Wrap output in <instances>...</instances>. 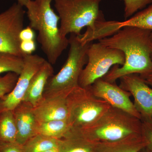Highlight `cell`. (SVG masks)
Masks as SVG:
<instances>
[{
    "label": "cell",
    "instance_id": "6da1fadb",
    "mask_svg": "<svg viewBox=\"0 0 152 152\" xmlns=\"http://www.w3.org/2000/svg\"><path fill=\"white\" fill-rule=\"evenodd\" d=\"M152 31L126 26L110 37L99 40L106 46L119 50L124 54L121 67L114 66L103 78L115 83L124 76L137 74L142 77L152 74Z\"/></svg>",
    "mask_w": 152,
    "mask_h": 152
},
{
    "label": "cell",
    "instance_id": "7a4b0ae2",
    "mask_svg": "<svg viewBox=\"0 0 152 152\" xmlns=\"http://www.w3.org/2000/svg\"><path fill=\"white\" fill-rule=\"evenodd\" d=\"M53 0H28L25 3L29 26L38 32L37 40L48 61L55 64L69 45L60 33V18L51 7Z\"/></svg>",
    "mask_w": 152,
    "mask_h": 152
},
{
    "label": "cell",
    "instance_id": "3957f363",
    "mask_svg": "<svg viewBox=\"0 0 152 152\" xmlns=\"http://www.w3.org/2000/svg\"><path fill=\"white\" fill-rule=\"evenodd\" d=\"M102 0H54V6L60 18V33L63 37L69 34L80 35L84 28L87 30L83 34L88 42L98 26L105 20L99 5Z\"/></svg>",
    "mask_w": 152,
    "mask_h": 152
},
{
    "label": "cell",
    "instance_id": "277c9868",
    "mask_svg": "<svg viewBox=\"0 0 152 152\" xmlns=\"http://www.w3.org/2000/svg\"><path fill=\"white\" fill-rule=\"evenodd\" d=\"M69 41L67 58L59 72L49 79L44 91V99L68 94L79 86L80 76L88 62V49L93 42L85 40L82 34H70Z\"/></svg>",
    "mask_w": 152,
    "mask_h": 152
},
{
    "label": "cell",
    "instance_id": "5b68a950",
    "mask_svg": "<svg viewBox=\"0 0 152 152\" xmlns=\"http://www.w3.org/2000/svg\"><path fill=\"white\" fill-rule=\"evenodd\" d=\"M140 119L111 107L95 122L80 130L70 129L96 142L121 140L133 135L142 134Z\"/></svg>",
    "mask_w": 152,
    "mask_h": 152
},
{
    "label": "cell",
    "instance_id": "8992f818",
    "mask_svg": "<svg viewBox=\"0 0 152 152\" xmlns=\"http://www.w3.org/2000/svg\"><path fill=\"white\" fill-rule=\"evenodd\" d=\"M67 100L69 112L68 121L70 129L88 127L111 107L105 101L95 97L89 87H77L68 95Z\"/></svg>",
    "mask_w": 152,
    "mask_h": 152
},
{
    "label": "cell",
    "instance_id": "52a82bcc",
    "mask_svg": "<svg viewBox=\"0 0 152 152\" xmlns=\"http://www.w3.org/2000/svg\"><path fill=\"white\" fill-rule=\"evenodd\" d=\"M87 56L88 62L79 78V85L82 88L91 86L97 80L103 78L114 66H123L125 61L122 51L99 42L91 44Z\"/></svg>",
    "mask_w": 152,
    "mask_h": 152
},
{
    "label": "cell",
    "instance_id": "ba28073f",
    "mask_svg": "<svg viewBox=\"0 0 152 152\" xmlns=\"http://www.w3.org/2000/svg\"><path fill=\"white\" fill-rule=\"evenodd\" d=\"M25 13L23 6L17 3L0 14V53L24 56L20 49L19 34L24 28Z\"/></svg>",
    "mask_w": 152,
    "mask_h": 152
},
{
    "label": "cell",
    "instance_id": "9c48e42d",
    "mask_svg": "<svg viewBox=\"0 0 152 152\" xmlns=\"http://www.w3.org/2000/svg\"><path fill=\"white\" fill-rule=\"evenodd\" d=\"M24 66L12 91L0 99V112L13 110L23 100L32 79L46 60L37 55H25Z\"/></svg>",
    "mask_w": 152,
    "mask_h": 152
},
{
    "label": "cell",
    "instance_id": "30bf717a",
    "mask_svg": "<svg viewBox=\"0 0 152 152\" xmlns=\"http://www.w3.org/2000/svg\"><path fill=\"white\" fill-rule=\"evenodd\" d=\"M89 88L96 97L105 101L113 107L141 120L140 115L131 100L130 93L117 86L115 83H110L101 78L96 81Z\"/></svg>",
    "mask_w": 152,
    "mask_h": 152
},
{
    "label": "cell",
    "instance_id": "8fae6325",
    "mask_svg": "<svg viewBox=\"0 0 152 152\" xmlns=\"http://www.w3.org/2000/svg\"><path fill=\"white\" fill-rule=\"evenodd\" d=\"M120 80L119 86L133 96V103L142 121L152 122V88L137 74L124 76Z\"/></svg>",
    "mask_w": 152,
    "mask_h": 152
},
{
    "label": "cell",
    "instance_id": "7c38bea8",
    "mask_svg": "<svg viewBox=\"0 0 152 152\" xmlns=\"http://www.w3.org/2000/svg\"><path fill=\"white\" fill-rule=\"evenodd\" d=\"M68 94H62L44 99L34 108V112L39 123L53 120H68L69 117Z\"/></svg>",
    "mask_w": 152,
    "mask_h": 152
},
{
    "label": "cell",
    "instance_id": "4fadbf2b",
    "mask_svg": "<svg viewBox=\"0 0 152 152\" xmlns=\"http://www.w3.org/2000/svg\"><path fill=\"white\" fill-rule=\"evenodd\" d=\"M17 131L16 142L23 145L28 140L37 134L39 122L31 104L23 101L13 110Z\"/></svg>",
    "mask_w": 152,
    "mask_h": 152
},
{
    "label": "cell",
    "instance_id": "5bb4252c",
    "mask_svg": "<svg viewBox=\"0 0 152 152\" xmlns=\"http://www.w3.org/2000/svg\"><path fill=\"white\" fill-rule=\"evenodd\" d=\"M53 72L52 65L46 61L32 79L23 101L29 103L34 108L40 103L44 99V91L47 83Z\"/></svg>",
    "mask_w": 152,
    "mask_h": 152
},
{
    "label": "cell",
    "instance_id": "9a60e30c",
    "mask_svg": "<svg viewBox=\"0 0 152 152\" xmlns=\"http://www.w3.org/2000/svg\"><path fill=\"white\" fill-rule=\"evenodd\" d=\"M148 145L142 135H133L117 141L97 142L95 152H140Z\"/></svg>",
    "mask_w": 152,
    "mask_h": 152
},
{
    "label": "cell",
    "instance_id": "2e32d148",
    "mask_svg": "<svg viewBox=\"0 0 152 152\" xmlns=\"http://www.w3.org/2000/svg\"><path fill=\"white\" fill-rule=\"evenodd\" d=\"M96 143L70 130L61 140L59 152H95Z\"/></svg>",
    "mask_w": 152,
    "mask_h": 152
},
{
    "label": "cell",
    "instance_id": "e0dca14e",
    "mask_svg": "<svg viewBox=\"0 0 152 152\" xmlns=\"http://www.w3.org/2000/svg\"><path fill=\"white\" fill-rule=\"evenodd\" d=\"M70 129L68 120H53L39 123L37 134L61 140L65 137Z\"/></svg>",
    "mask_w": 152,
    "mask_h": 152
},
{
    "label": "cell",
    "instance_id": "ac0fdd59",
    "mask_svg": "<svg viewBox=\"0 0 152 152\" xmlns=\"http://www.w3.org/2000/svg\"><path fill=\"white\" fill-rule=\"evenodd\" d=\"M17 134L13 111L0 112V142H16Z\"/></svg>",
    "mask_w": 152,
    "mask_h": 152
},
{
    "label": "cell",
    "instance_id": "d6986e66",
    "mask_svg": "<svg viewBox=\"0 0 152 152\" xmlns=\"http://www.w3.org/2000/svg\"><path fill=\"white\" fill-rule=\"evenodd\" d=\"M61 140L37 134L22 146L24 152H42L58 147Z\"/></svg>",
    "mask_w": 152,
    "mask_h": 152
},
{
    "label": "cell",
    "instance_id": "ffe728a7",
    "mask_svg": "<svg viewBox=\"0 0 152 152\" xmlns=\"http://www.w3.org/2000/svg\"><path fill=\"white\" fill-rule=\"evenodd\" d=\"M120 26L121 28L126 26H130L152 31V3L129 18L120 22Z\"/></svg>",
    "mask_w": 152,
    "mask_h": 152
},
{
    "label": "cell",
    "instance_id": "44dd1931",
    "mask_svg": "<svg viewBox=\"0 0 152 152\" xmlns=\"http://www.w3.org/2000/svg\"><path fill=\"white\" fill-rule=\"evenodd\" d=\"M24 66L23 57L6 53H0V74L13 72L19 75Z\"/></svg>",
    "mask_w": 152,
    "mask_h": 152
},
{
    "label": "cell",
    "instance_id": "7402d4cb",
    "mask_svg": "<svg viewBox=\"0 0 152 152\" xmlns=\"http://www.w3.org/2000/svg\"><path fill=\"white\" fill-rule=\"evenodd\" d=\"M124 4V17L129 18L139 10H142L152 3V0H121Z\"/></svg>",
    "mask_w": 152,
    "mask_h": 152
},
{
    "label": "cell",
    "instance_id": "603a6c76",
    "mask_svg": "<svg viewBox=\"0 0 152 152\" xmlns=\"http://www.w3.org/2000/svg\"><path fill=\"white\" fill-rule=\"evenodd\" d=\"M18 75L8 72L3 77H0V99L11 92L16 84Z\"/></svg>",
    "mask_w": 152,
    "mask_h": 152
},
{
    "label": "cell",
    "instance_id": "cb8c5ba5",
    "mask_svg": "<svg viewBox=\"0 0 152 152\" xmlns=\"http://www.w3.org/2000/svg\"><path fill=\"white\" fill-rule=\"evenodd\" d=\"M0 152H24L23 146L16 142H0Z\"/></svg>",
    "mask_w": 152,
    "mask_h": 152
},
{
    "label": "cell",
    "instance_id": "d4e9b609",
    "mask_svg": "<svg viewBox=\"0 0 152 152\" xmlns=\"http://www.w3.org/2000/svg\"><path fill=\"white\" fill-rule=\"evenodd\" d=\"M142 122V135L148 142V146L152 151V122Z\"/></svg>",
    "mask_w": 152,
    "mask_h": 152
},
{
    "label": "cell",
    "instance_id": "484cf974",
    "mask_svg": "<svg viewBox=\"0 0 152 152\" xmlns=\"http://www.w3.org/2000/svg\"><path fill=\"white\" fill-rule=\"evenodd\" d=\"M20 48L25 56L32 55L36 50L35 42V40L21 41Z\"/></svg>",
    "mask_w": 152,
    "mask_h": 152
},
{
    "label": "cell",
    "instance_id": "4316f807",
    "mask_svg": "<svg viewBox=\"0 0 152 152\" xmlns=\"http://www.w3.org/2000/svg\"><path fill=\"white\" fill-rule=\"evenodd\" d=\"M35 38L34 30L30 26L24 28L19 34V39L20 41L34 40Z\"/></svg>",
    "mask_w": 152,
    "mask_h": 152
},
{
    "label": "cell",
    "instance_id": "83f0119b",
    "mask_svg": "<svg viewBox=\"0 0 152 152\" xmlns=\"http://www.w3.org/2000/svg\"><path fill=\"white\" fill-rule=\"evenodd\" d=\"M142 78L143 79L144 81L147 84L152 88V74Z\"/></svg>",
    "mask_w": 152,
    "mask_h": 152
},
{
    "label": "cell",
    "instance_id": "f1b7e54d",
    "mask_svg": "<svg viewBox=\"0 0 152 152\" xmlns=\"http://www.w3.org/2000/svg\"><path fill=\"white\" fill-rule=\"evenodd\" d=\"M59 146L57 147V148H54L51 149L47 150V151L42 152H59Z\"/></svg>",
    "mask_w": 152,
    "mask_h": 152
},
{
    "label": "cell",
    "instance_id": "f546056e",
    "mask_svg": "<svg viewBox=\"0 0 152 152\" xmlns=\"http://www.w3.org/2000/svg\"><path fill=\"white\" fill-rule=\"evenodd\" d=\"M140 152H152V151L148 146L141 150Z\"/></svg>",
    "mask_w": 152,
    "mask_h": 152
},
{
    "label": "cell",
    "instance_id": "4dcf8cb0",
    "mask_svg": "<svg viewBox=\"0 0 152 152\" xmlns=\"http://www.w3.org/2000/svg\"><path fill=\"white\" fill-rule=\"evenodd\" d=\"M17 1L18 4H20L23 7L25 3H26L28 0H17Z\"/></svg>",
    "mask_w": 152,
    "mask_h": 152
},
{
    "label": "cell",
    "instance_id": "1f68e13d",
    "mask_svg": "<svg viewBox=\"0 0 152 152\" xmlns=\"http://www.w3.org/2000/svg\"><path fill=\"white\" fill-rule=\"evenodd\" d=\"M151 37L152 39V31L151 33Z\"/></svg>",
    "mask_w": 152,
    "mask_h": 152
}]
</instances>
